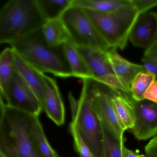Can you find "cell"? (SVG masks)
Returning a JSON list of instances; mask_svg holds the SVG:
<instances>
[{
	"mask_svg": "<svg viewBox=\"0 0 157 157\" xmlns=\"http://www.w3.org/2000/svg\"><path fill=\"white\" fill-rule=\"evenodd\" d=\"M35 116L9 107L1 99L0 153L6 157H41L31 135Z\"/></svg>",
	"mask_w": 157,
	"mask_h": 157,
	"instance_id": "cell-1",
	"label": "cell"
},
{
	"mask_svg": "<svg viewBox=\"0 0 157 157\" xmlns=\"http://www.w3.org/2000/svg\"><path fill=\"white\" fill-rule=\"evenodd\" d=\"M10 44L19 56L41 72L62 78L73 77L63 45L50 46L44 39L42 28Z\"/></svg>",
	"mask_w": 157,
	"mask_h": 157,
	"instance_id": "cell-2",
	"label": "cell"
},
{
	"mask_svg": "<svg viewBox=\"0 0 157 157\" xmlns=\"http://www.w3.org/2000/svg\"><path fill=\"white\" fill-rule=\"evenodd\" d=\"M45 22L36 0H10L0 13V43L10 44L42 28Z\"/></svg>",
	"mask_w": 157,
	"mask_h": 157,
	"instance_id": "cell-3",
	"label": "cell"
},
{
	"mask_svg": "<svg viewBox=\"0 0 157 157\" xmlns=\"http://www.w3.org/2000/svg\"><path fill=\"white\" fill-rule=\"evenodd\" d=\"M97 31L110 48L124 49L140 13L133 4L109 13L84 9Z\"/></svg>",
	"mask_w": 157,
	"mask_h": 157,
	"instance_id": "cell-4",
	"label": "cell"
},
{
	"mask_svg": "<svg viewBox=\"0 0 157 157\" xmlns=\"http://www.w3.org/2000/svg\"><path fill=\"white\" fill-rule=\"evenodd\" d=\"M82 81L78 110L71 122L76 125L80 135L94 157H101V126L94 105V81L91 78L84 79Z\"/></svg>",
	"mask_w": 157,
	"mask_h": 157,
	"instance_id": "cell-5",
	"label": "cell"
},
{
	"mask_svg": "<svg viewBox=\"0 0 157 157\" xmlns=\"http://www.w3.org/2000/svg\"><path fill=\"white\" fill-rule=\"evenodd\" d=\"M71 40L78 47H90L107 52L111 49L102 38L84 9L73 6L61 16Z\"/></svg>",
	"mask_w": 157,
	"mask_h": 157,
	"instance_id": "cell-6",
	"label": "cell"
},
{
	"mask_svg": "<svg viewBox=\"0 0 157 157\" xmlns=\"http://www.w3.org/2000/svg\"><path fill=\"white\" fill-rule=\"evenodd\" d=\"M1 99L9 107L33 115L39 116L44 111L41 102L16 68L7 91Z\"/></svg>",
	"mask_w": 157,
	"mask_h": 157,
	"instance_id": "cell-7",
	"label": "cell"
},
{
	"mask_svg": "<svg viewBox=\"0 0 157 157\" xmlns=\"http://www.w3.org/2000/svg\"><path fill=\"white\" fill-rule=\"evenodd\" d=\"M77 48L92 74V79L115 91L128 94L114 73L107 52L93 48Z\"/></svg>",
	"mask_w": 157,
	"mask_h": 157,
	"instance_id": "cell-8",
	"label": "cell"
},
{
	"mask_svg": "<svg viewBox=\"0 0 157 157\" xmlns=\"http://www.w3.org/2000/svg\"><path fill=\"white\" fill-rule=\"evenodd\" d=\"M133 100L136 121L131 129L136 139L147 140L157 135V104L147 100Z\"/></svg>",
	"mask_w": 157,
	"mask_h": 157,
	"instance_id": "cell-9",
	"label": "cell"
},
{
	"mask_svg": "<svg viewBox=\"0 0 157 157\" xmlns=\"http://www.w3.org/2000/svg\"><path fill=\"white\" fill-rule=\"evenodd\" d=\"M94 105L100 121L121 142L124 143V132L117 118L109 94L101 83L94 81Z\"/></svg>",
	"mask_w": 157,
	"mask_h": 157,
	"instance_id": "cell-10",
	"label": "cell"
},
{
	"mask_svg": "<svg viewBox=\"0 0 157 157\" xmlns=\"http://www.w3.org/2000/svg\"><path fill=\"white\" fill-rule=\"evenodd\" d=\"M157 36V13L147 12L140 15L132 28L129 40L137 47L147 48Z\"/></svg>",
	"mask_w": 157,
	"mask_h": 157,
	"instance_id": "cell-11",
	"label": "cell"
},
{
	"mask_svg": "<svg viewBox=\"0 0 157 157\" xmlns=\"http://www.w3.org/2000/svg\"><path fill=\"white\" fill-rule=\"evenodd\" d=\"M43 79L44 84V111L57 125H62L65 121V106L57 84L54 79L44 73Z\"/></svg>",
	"mask_w": 157,
	"mask_h": 157,
	"instance_id": "cell-12",
	"label": "cell"
},
{
	"mask_svg": "<svg viewBox=\"0 0 157 157\" xmlns=\"http://www.w3.org/2000/svg\"><path fill=\"white\" fill-rule=\"evenodd\" d=\"M107 56L115 75L129 94L130 84L134 78L140 72L145 71L142 65L135 64L121 56L115 48H111Z\"/></svg>",
	"mask_w": 157,
	"mask_h": 157,
	"instance_id": "cell-13",
	"label": "cell"
},
{
	"mask_svg": "<svg viewBox=\"0 0 157 157\" xmlns=\"http://www.w3.org/2000/svg\"><path fill=\"white\" fill-rule=\"evenodd\" d=\"M14 53L16 71L33 91L43 107L44 97V84L43 79L44 73L25 61L15 51Z\"/></svg>",
	"mask_w": 157,
	"mask_h": 157,
	"instance_id": "cell-14",
	"label": "cell"
},
{
	"mask_svg": "<svg viewBox=\"0 0 157 157\" xmlns=\"http://www.w3.org/2000/svg\"><path fill=\"white\" fill-rule=\"evenodd\" d=\"M112 105L119 125L124 131L132 129L136 121L135 108L131 97L119 91L111 94Z\"/></svg>",
	"mask_w": 157,
	"mask_h": 157,
	"instance_id": "cell-15",
	"label": "cell"
},
{
	"mask_svg": "<svg viewBox=\"0 0 157 157\" xmlns=\"http://www.w3.org/2000/svg\"><path fill=\"white\" fill-rule=\"evenodd\" d=\"M64 53L73 77L82 79L93 78V75L84 58L73 42L69 39L63 44Z\"/></svg>",
	"mask_w": 157,
	"mask_h": 157,
	"instance_id": "cell-16",
	"label": "cell"
},
{
	"mask_svg": "<svg viewBox=\"0 0 157 157\" xmlns=\"http://www.w3.org/2000/svg\"><path fill=\"white\" fill-rule=\"evenodd\" d=\"M46 42L52 47H59L70 39L61 19L46 21L42 27Z\"/></svg>",
	"mask_w": 157,
	"mask_h": 157,
	"instance_id": "cell-17",
	"label": "cell"
},
{
	"mask_svg": "<svg viewBox=\"0 0 157 157\" xmlns=\"http://www.w3.org/2000/svg\"><path fill=\"white\" fill-rule=\"evenodd\" d=\"M31 135L35 147L41 157H62L51 147L46 137L39 116L34 117Z\"/></svg>",
	"mask_w": 157,
	"mask_h": 157,
	"instance_id": "cell-18",
	"label": "cell"
},
{
	"mask_svg": "<svg viewBox=\"0 0 157 157\" xmlns=\"http://www.w3.org/2000/svg\"><path fill=\"white\" fill-rule=\"evenodd\" d=\"M132 4V0H73V6L109 13Z\"/></svg>",
	"mask_w": 157,
	"mask_h": 157,
	"instance_id": "cell-19",
	"label": "cell"
},
{
	"mask_svg": "<svg viewBox=\"0 0 157 157\" xmlns=\"http://www.w3.org/2000/svg\"><path fill=\"white\" fill-rule=\"evenodd\" d=\"M15 71V53L11 48L4 49L0 55V89L3 95L7 91Z\"/></svg>",
	"mask_w": 157,
	"mask_h": 157,
	"instance_id": "cell-20",
	"label": "cell"
},
{
	"mask_svg": "<svg viewBox=\"0 0 157 157\" xmlns=\"http://www.w3.org/2000/svg\"><path fill=\"white\" fill-rule=\"evenodd\" d=\"M36 2L46 21L60 19L73 3V0H36Z\"/></svg>",
	"mask_w": 157,
	"mask_h": 157,
	"instance_id": "cell-21",
	"label": "cell"
},
{
	"mask_svg": "<svg viewBox=\"0 0 157 157\" xmlns=\"http://www.w3.org/2000/svg\"><path fill=\"white\" fill-rule=\"evenodd\" d=\"M102 131L101 157H125L124 143L120 142L101 122Z\"/></svg>",
	"mask_w": 157,
	"mask_h": 157,
	"instance_id": "cell-22",
	"label": "cell"
},
{
	"mask_svg": "<svg viewBox=\"0 0 157 157\" xmlns=\"http://www.w3.org/2000/svg\"><path fill=\"white\" fill-rule=\"evenodd\" d=\"M155 78L146 71L138 74L130 84L129 94L135 101L144 100V95Z\"/></svg>",
	"mask_w": 157,
	"mask_h": 157,
	"instance_id": "cell-23",
	"label": "cell"
},
{
	"mask_svg": "<svg viewBox=\"0 0 157 157\" xmlns=\"http://www.w3.org/2000/svg\"><path fill=\"white\" fill-rule=\"evenodd\" d=\"M70 131L73 137L74 147L78 154L79 157H94L91 151L80 135L76 125L72 122L70 125Z\"/></svg>",
	"mask_w": 157,
	"mask_h": 157,
	"instance_id": "cell-24",
	"label": "cell"
},
{
	"mask_svg": "<svg viewBox=\"0 0 157 157\" xmlns=\"http://www.w3.org/2000/svg\"><path fill=\"white\" fill-rule=\"evenodd\" d=\"M142 62L145 71L152 75L155 78V80L157 81V58L144 54Z\"/></svg>",
	"mask_w": 157,
	"mask_h": 157,
	"instance_id": "cell-25",
	"label": "cell"
},
{
	"mask_svg": "<svg viewBox=\"0 0 157 157\" xmlns=\"http://www.w3.org/2000/svg\"><path fill=\"white\" fill-rule=\"evenodd\" d=\"M132 3L140 14L157 7V0H132Z\"/></svg>",
	"mask_w": 157,
	"mask_h": 157,
	"instance_id": "cell-26",
	"label": "cell"
},
{
	"mask_svg": "<svg viewBox=\"0 0 157 157\" xmlns=\"http://www.w3.org/2000/svg\"><path fill=\"white\" fill-rule=\"evenodd\" d=\"M144 100L151 101L157 104V81L153 82L145 93Z\"/></svg>",
	"mask_w": 157,
	"mask_h": 157,
	"instance_id": "cell-27",
	"label": "cell"
},
{
	"mask_svg": "<svg viewBox=\"0 0 157 157\" xmlns=\"http://www.w3.org/2000/svg\"><path fill=\"white\" fill-rule=\"evenodd\" d=\"M147 157H157V136L151 139L145 147Z\"/></svg>",
	"mask_w": 157,
	"mask_h": 157,
	"instance_id": "cell-28",
	"label": "cell"
},
{
	"mask_svg": "<svg viewBox=\"0 0 157 157\" xmlns=\"http://www.w3.org/2000/svg\"><path fill=\"white\" fill-rule=\"evenodd\" d=\"M144 54L157 58V36L151 45L146 48Z\"/></svg>",
	"mask_w": 157,
	"mask_h": 157,
	"instance_id": "cell-29",
	"label": "cell"
},
{
	"mask_svg": "<svg viewBox=\"0 0 157 157\" xmlns=\"http://www.w3.org/2000/svg\"><path fill=\"white\" fill-rule=\"evenodd\" d=\"M125 157H147L146 155L140 154L133 151L128 149L126 147L124 149Z\"/></svg>",
	"mask_w": 157,
	"mask_h": 157,
	"instance_id": "cell-30",
	"label": "cell"
},
{
	"mask_svg": "<svg viewBox=\"0 0 157 157\" xmlns=\"http://www.w3.org/2000/svg\"><path fill=\"white\" fill-rule=\"evenodd\" d=\"M0 157H6L5 156L3 155V154H2V153H0Z\"/></svg>",
	"mask_w": 157,
	"mask_h": 157,
	"instance_id": "cell-31",
	"label": "cell"
}]
</instances>
